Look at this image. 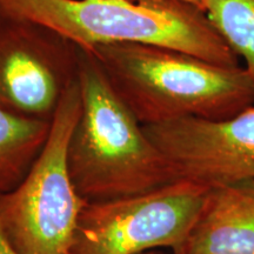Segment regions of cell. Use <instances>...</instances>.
Returning a JSON list of instances; mask_svg holds the SVG:
<instances>
[{"label":"cell","instance_id":"obj_1","mask_svg":"<svg viewBox=\"0 0 254 254\" xmlns=\"http://www.w3.org/2000/svg\"><path fill=\"white\" fill-rule=\"evenodd\" d=\"M87 52L142 126L185 118L224 120L254 105V82L240 65L145 44H112Z\"/></svg>","mask_w":254,"mask_h":254},{"label":"cell","instance_id":"obj_2","mask_svg":"<svg viewBox=\"0 0 254 254\" xmlns=\"http://www.w3.org/2000/svg\"><path fill=\"white\" fill-rule=\"evenodd\" d=\"M81 110L67 147L72 183L86 202L141 194L178 180L172 166L80 49Z\"/></svg>","mask_w":254,"mask_h":254},{"label":"cell","instance_id":"obj_3","mask_svg":"<svg viewBox=\"0 0 254 254\" xmlns=\"http://www.w3.org/2000/svg\"><path fill=\"white\" fill-rule=\"evenodd\" d=\"M0 14L45 25L85 51L145 44L239 66L204 9L179 0H0Z\"/></svg>","mask_w":254,"mask_h":254},{"label":"cell","instance_id":"obj_4","mask_svg":"<svg viewBox=\"0 0 254 254\" xmlns=\"http://www.w3.org/2000/svg\"><path fill=\"white\" fill-rule=\"evenodd\" d=\"M81 110L79 81L64 92L49 138L30 172L0 195V228L19 254H72L85 201L73 185L67 147Z\"/></svg>","mask_w":254,"mask_h":254},{"label":"cell","instance_id":"obj_5","mask_svg":"<svg viewBox=\"0 0 254 254\" xmlns=\"http://www.w3.org/2000/svg\"><path fill=\"white\" fill-rule=\"evenodd\" d=\"M209 187L178 179L141 194L86 202L72 254H176L194 226Z\"/></svg>","mask_w":254,"mask_h":254},{"label":"cell","instance_id":"obj_6","mask_svg":"<svg viewBox=\"0 0 254 254\" xmlns=\"http://www.w3.org/2000/svg\"><path fill=\"white\" fill-rule=\"evenodd\" d=\"M80 47L36 21L0 14V104L52 120L64 92L78 81Z\"/></svg>","mask_w":254,"mask_h":254},{"label":"cell","instance_id":"obj_7","mask_svg":"<svg viewBox=\"0 0 254 254\" xmlns=\"http://www.w3.org/2000/svg\"><path fill=\"white\" fill-rule=\"evenodd\" d=\"M142 127L178 179L209 189L254 182V105L224 120L185 118Z\"/></svg>","mask_w":254,"mask_h":254},{"label":"cell","instance_id":"obj_8","mask_svg":"<svg viewBox=\"0 0 254 254\" xmlns=\"http://www.w3.org/2000/svg\"><path fill=\"white\" fill-rule=\"evenodd\" d=\"M176 254H254V182L211 187Z\"/></svg>","mask_w":254,"mask_h":254},{"label":"cell","instance_id":"obj_9","mask_svg":"<svg viewBox=\"0 0 254 254\" xmlns=\"http://www.w3.org/2000/svg\"><path fill=\"white\" fill-rule=\"evenodd\" d=\"M50 129L51 120L23 116L0 104V195L25 179L43 151Z\"/></svg>","mask_w":254,"mask_h":254},{"label":"cell","instance_id":"obj_10","mask_svg":"<svg viewBox=\"0 0 254 254\" xmlns=\"http://www.w3.org/2000/svg\"><path fill=\"white\" fill-rule=\"evenodd\" d=\"M202 8L227 45L244 59L254 82V0H201Z\"/></svg>","mask_w":254,"mask_h":254},{"label":"cell","instance_id":"obj_11","mask_svg":"<svg viewBox=\"0 0 254 254\" xmlns=\"http://www.w3.org/2000/svg\"><path fill=\"white\" fill-rule=\"evenodd\" d=\"M0 254H19L18 251L11 245L1 228H0Z\"/></svg>","mask_w":254,"mask_h":254},{"label":"cell","instance_id":"obj_12","mask_svg":"<svg viewBox=\"0 0 254 254\" xmlns=\"http://www.w3.org/2000/svg\"><path fill=\"white\" fill-rule=\"evenodd\" d=\"M131 1H135V2H147V1H161V0H131ZM179 1L189 2V4L195 5V6H198L199 8L204 9V8H202V2H201V0H179Z\"/></svg>","mask_w":254,"mask_h":254}]
</instances>
